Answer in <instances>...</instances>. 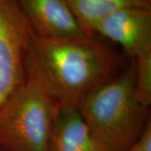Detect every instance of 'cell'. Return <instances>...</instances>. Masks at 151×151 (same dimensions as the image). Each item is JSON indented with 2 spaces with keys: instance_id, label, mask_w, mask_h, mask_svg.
<instances>
[{
  "instance_id": "cell-8",
  "label": "cell",
  "mask_w": 151,
  "mask_h": 151,
  "mask_svg": "<svg viewBox=\"0 0 151 151\" xmlns=\"http://www.w3.org/2000/svg\"><path fill=\"white\" fill-rule=\"evenodd\" d=\"M70 11L82 32L96 35L98 23L111 14L128 8L151 9V0H67Z\"/></svg>"
},
{
  "instance_id": "cell-10",
  "label": "cell",
  "mask_w": 151,
  "mask_h": 151,
  "mask_svg": "<svg viewBox=\"0 0 151 151\" xmlns=\"http://www.w3.org/2000/svg\"><path fill=\"white\" fill-rule=\"evenodd\" d=\"M126 151H151V121L138 141Z\"/></svg>"
},
{
  "instance_id": "cell-2",
  "label": "cell",
  "mask_w": 151,
  "mask_h": 151,
  "mask_svg": "<svg viewBox=\"0 0 151 151\" xmlns=\"http://www.w3.org/2000/svg\"><path fill=\"white\" fill-rule=\"evenodd\" d=\"M136 60L119 75L94 87L79 99L76 108L92 136L104 151H126L151 121L150 108L135 94Z\"/></svg>"
},
{
  "instance_id": "cell-3",
  "label": "cell",
  "mask_w": 151,
  "mask_h": 151,
  "mask_svg": "<svg viewBox=\"0 0 151 151\" xmlns=\"http://www.w3.org/2000/svg\"><path fill=\"white\" fill-rule=\"evenodd\" d=\"M59 103L32 81L0 105V151H47Z\"/></svg>"
},
{
  "instance_id": "cell-1",
  "label": "cell",
  "mask_w": 151,
  "mask_h": 151,
  "mask_svg": "<svg viewBox=\"0 0 151 151\" xmlns=\"http://www.w3.org/2000/svg\"><path fill=\"white\" fill-rule=\"evenodd\" d=\"M130 60L98 35L56 38L34 31L24 70L27 81L59 104L76 105L86 92L119 75Z\"/></svg>"
},
{
  "instance_id": "cell-5",
  "label": "cell",
  "mask_w": 151,
  "mask_h": 151,
  "mask_svg": "<svg viewBox=\"0 0 151 151\" xmlns=\"http://www.w3.org/2000/svg\"><path fill=\"white\" fill-rule=\"evenodd\" d=\"M96 35L120 45L129 59L151 53V9L128 8L104 18Z\"/></svg>"
},
{
  "instance_id": "cell-7",
  "label": "cell",
  "mask_w": 151,
  "mask_h": 151,
  "mask_svg": "<svg viewBox=\"0 0 151 151\" xmlns=\"http://www.w3.org/2000/svg\"><path fill=\"white\" fill-rule=\"evenodd\" d=\"M47 151H104L92 137L72 104H60L49 138Z\"/></svg>"
},
{
  "instance_id": "cell-4",
  "label": "cell",
  "mask_w": 151,
  "mask_h": 151,
  "mask_svg": "<svg viewBox=\"0 0 151 151\" xmlns=\"http://www.w3.org/2000/svg\"><path fill=\"white\" fill-rule=\"evenodd\" d=\"M34 33L14 0H0V105L26 81L24 61Z\"/></svg>"
},
{
  "instance_id": "cell-9",
  "label": "cell",
  "mask_w": 151,
  "mask_h": 151,
  "mask_svg": "<svg viewBox=\"0 0 151 151\" xmlns=\"http://www.w3.org/2000/svg\"><path fill=\"white\" fill-rule=\"evenodd\" d=\"M135 60L137 65L135 94L143 106L150 108L151 104V53L144 55Z\"/></svg>"
},
{
  "instance_id": "cell-6",
  "label": "cell",
  "mask_w": 151,
  "mask_h": 151,
  "mask_svg": "<svg viewBox=\"0 0 151 151\" xmlns=\"http://www.w3.org/2000/svg\"><path fill=\"white\" fill-rule=\"evenodd\" d=\"M14 1L39 35L69 38L86 35L73 16L67 0Z\"/></svg>"
}]
</instances>
